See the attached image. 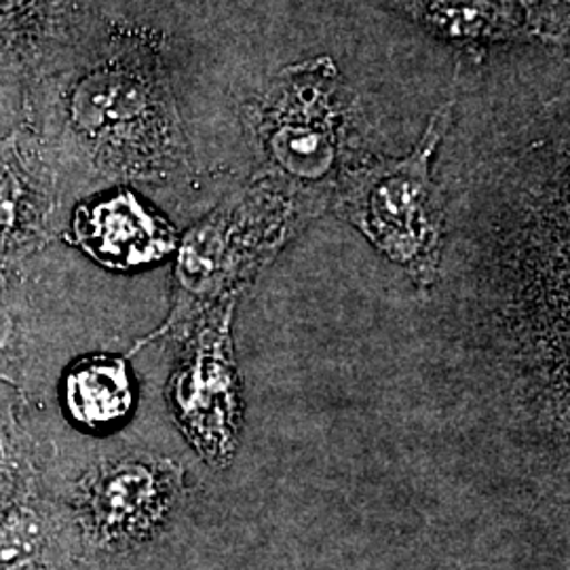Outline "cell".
I'll return each instance as SVG.
<instances>
[{
    "label": "cell",
    "instance_id": "3957f363",
    "mask_svg": "<svg viewBox=\"0 0 570 570\" xmlns=\"http://www.w3.org/2000/svg\"><path fill=\"white\" fill-rule=\"evenodd\" d=\"M450 106L429 121L425 136L402 159H376L341 174L334 207L421 292L440 277L444 202L431 178V161L449 129Z\"/></svg>",
    "mask_w": 570,
    "mask_h": 570
},
{
    "label": "cell",
    "instance_id": "5b68a950",
    "mask_svg": "<svg viewBox=\"0 0 570 570\" xmlns=\"http://www.w3.org/2000/svg\"><path fill=\"white\" fill-rule=\"evenodd\" d=\"M237 303H218L184 330L165 385L176 428L214 469L233 463L244 429V383L233 345Z\"/></svg>",
    "mask_w": 570,
    "mask_h": 570
},
{
    "label": "cell",
    "instance_id": "6da1fadb",
    "mask_svg": "<svg viewBox=\"0 0 570 570\" xmlns=\"http://www.w3.org/2000/svg\"><path fill=\"white\" fill-rule=\"evenodd\" d=\"M68 134L45 140L68 171L106 180H167L184 174L188 144L159 66L142 51H115L77 75Z\"/></svg>",
    "mask_w": 570,
    "mask_h": 570
},
{
    "label": "cell",
    "instance_id": "ba28073f",
    "mask_svg": "<svg viewBox=\"0 0 570 570\" xmlns=\"http://www.w3.org/2000/svg\"><path fill=\"white\" fill-rule=\"evenodd\" d=\"M68 178L35 134L0 138V279L45 254L56 239Z\"/></svg>",
    "mask_w": 570,
    "mask_h": 570
},
{
    "label": "cell",
    "instance_id": "4fadbf2b",
    "mask_svg": "<svg viewBox=\"0 0 570 570\" xmlns=\"http://www.w3.org/2000/svg\"><path fill=\"white\" fill-rule=\"evenodd\" d=\"M391 7L423 21L446 39L487 45L522 37L530 23L527 0H387Z\"/></svg>",
    "mask_w": 570,
    "mask_h": 570
},
{
    "label": "cell",
    "instance_id": "52a82bcc",
    "mask_svg": "<svg viewBox=\"0 0 570 570\" xmlns=\"http://www.w3.org/2000/svg\"><path fill=\"white\" fill-rule=\"evenodd\" d=\"M75 357L61 353L56 279L35 258L0 279V389L53 406L56 385Z\"/></svg>",
    "mask_w": 570,
    "mask_h": 570
},
{
    "label": "cell",
    "instance_id": "8fae6325",
    "mask_svg": "<svg viewBox=\"0 0 570 570\" xmlns=\"http://www.w3.org/2000/svg\"><path fill=\"white\" fill-rule=\"evenodd\" d=\"M56 407L0 389V511L45 489L58 452Z\"/></svg>",
    "mask_w": 570,
    "mask_h": 570
},
{
    "label": "cell",
    "instance_id": "7a4b0ae2",
    "mask_svg": "<svg viewBox=\"0 0 570 570\" xmlns=\"http://www.w3.org/2000/svg\"><path fill=\"white\" fill-rule=\"evenodd\" d=\"M317 205L320 193L275 174L254 178L226 197L176 247L171 308L164 324L131 346L125 357L155 341H176L207 308L239 301L258 273L317 214Z\"/></svg>",
    "mask_w": 570,
    "mask_h": 570
},
{
    "label": "cell",
    "instance_id": "7c38bea8",
    "mask_svg": "<svg viewBox=\"0 0 570 570\" xmlns=\"http://www.w3.org/2000/svg\"><path fill=\"white\" fill-rule=\"evenodd\" d=\"M68 0H0V75H49L68 47Z\"/></svg>",
    "mask_w": 570,
    "mask_h": 570
},
{
    "label": "cell",
    "instance_id": "277c9868",
    "mask_svg": "<svg viewBox=\"0 0 570 570\" xmlns=\"http://www.w3.org/2000/svg\"><path fill=\"white\" fill-rule=\"evenodd\" d=\"M184 478L183 463L164 454L127 450L70 468L58 449L45 490L60 537L79 529L100 548H127L164 529L183 503Z\"/></svg>",
    "mask_w": 570,
    "mask_h": 570
},
{
    "label": "cell",
    "instance_id": "8992f818",
    "mask_svg": "<svg viewBox=\"0 0 570 570\" xmlns=\"http://www.w3.org/2000/svg\"><path fill=\"white\" fill-rule=\"evenodd\" d=\"M345 104L327 58L285 68L256 108L254 129L275 176L306 190L332 180L343 153Z\"/></svg>",
    "mask_w": 570,
    "mask_h": 570
},
{
    "label": "cell",
    "instance_id": "9c48e42d",
    "mask_svg": "<svg viewBox=\"0 0 570 570\" xmlns=\"http://www.w3.org/2000/svg\"><path fill=\"white\" fill-rule=\"evenodd\" d=\"M70 244L104 268L127 273L165 261L178 247V233L131 190H119L77 205Z\"/></svg>",
    "mask_w": 570,
    "mask_h": 570
},
{
    "label": "cell",
    "instance_id": "30bf717a",
    "mask_svg": "<svg viewBox=\"0 0 570 570\" xmlns=\"http://www.w3.org/2000/svg\"><path fill=\"white\" fill-rule=\"evenodd\" d=\"M53 404L68 425L104 435L134 414L136 379L129 357L117 353H82L63 367Z\"/></svg>",
    "mask_w": 570,
    "mask_h": 570
}]
</instances>
